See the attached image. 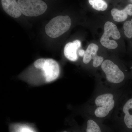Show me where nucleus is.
<instances>
[{
    "label": "nucleus",
    "mask_w": 132,
    "mask_h": 132,
    "mask_svg": "<svg viewBox=\"0 0 132 132\" xmlns=\"http://www.w3.org/2000/svg\"><path fill=\"white\" fill-rule=\"evenodd\" d=\"M104 32L100 39L101 43L104 47L110 49H114L118 47L117 43L109 38L115 40L120 38L121 35L116 25L113 22L107 21L104 26Z\"/></svg>",
    "instance_id": "nucleus-5"
},
{
    "label": "nucleus",
    "mask_w": 132,
    "mask_h": 132,
    "mask_svg": "<svg viewBox=\"0 0 132 132\" xmlns=\"http://www.w3.org/2000/svg\"><path fill=\"white\" fill-rule=\"evenodd\" d=\"M71 20L68 15H60L52 19L45 27V31L51 38H57L67 32L70 28Z\"/></svg>",
    "instance_id": "nucleus-3"
},
{
    "label": "nucleus",
    "mask_w": 132,
    "mask_h": 132,
    "mask_svg": "<svg viewBox=\"0 0 132 132\" xmlns=\"http://www.w3.org/2000/svg\"><path fill=\"white\" fill-rule=\"evenodd\" d=\"M88 2L93 8L98 11H105L107 8V4L103 0H88Z\"/></svg>",
    "instance_id": "nucleus-12"
},
{
    "label": "nucleus",
    "mask_w": 132,
    "mask_h": 132,
    "mask_svg": "<svg viewBox=\"0 0 132 132\" xmlns=\"http://www.w3.org/2000/svg\"><path fill=\"white\" fill-rule=\"evenodd\" d=\"M125 91L123 88L108 87L97 78L92 97L83 107L84 112L91 118L105 119L112 114Z\"/></svg>",
    "instance_id": "nucleus-1"
},
{
    "label": "nucleus",
    "mask_w": 132,
    "mask_h": 132,
    "mask_svg": "<svg viewBox=\"0 0 132 132\" xmlns=\"http://www.w3.org/2000/svg\"><path fill=\"white\" fill-rule=\"evenodd\" d=\"M22 132H34L32 131H31V130H29V129H23L22 130Z\"/></svg>",
    "instance_id": "nucleus-16"
},
{
    "label": "nucleus",
    "mask_w": 132,
    "mask_h": 132,
    "mask_svg": "<svg viewBox=\"0 0 132 132\" xmlns=\"http://www.w3.org/2000/svg\"><path fill=\"white\" fill-rule=\"evenodd\" d=\"M101 68L104 74V82L108 87L119 89L126 84L127 76L118 64L109 59L104 60Z\"/></svg>",
    "instance_id": "nucleus-2"
},
{
    "label": "nucleus",
    "mask_w": 132,
    "mask_h": 132,
    "mask_svg": "<svg viewBox=\"0 0 132 132\" xmlns=\"http://www.w3.org/2000/svg\"><path fill=\"white\" fill-rule=\"evenodd\" d=\"M85 51L82 49H80L78 50V53L79 56L83 57L85 54Z\"/></svg>",
    "instance_id": "nucleus-15"
},
{
    "label": "nucleus",
    "mask_w": 132,
    "mask_h": 132,
    "mask_svg": "<svg viewBox=\"0 0 132 132\" xmlns=\"http://www.w3.org/2000/svg\"><path fill=\"white\" fill-rule=\"evenodd\" d=\"M40 69L43 71L44 77L47 82L55 80L60 74L59 64L53 59H46L45 63Z\"/></svg>",
    "instance_id": "nucleus-6"
},
{
    "label": "nucleus",
    "mask_w": 132,
    "mask_h": 132,
    "mask_svg": "<svg viewBox=\"0 0 132 132\" xmlns=\"http://www.w3.org/2000/svg\"><path fill=\"white\" fill-rule=\"evenodd\" d=\"M81 43L80 41L76 40L73 42L67 43L64 48V54L65 57L71 61H75L78 59L77 51L80 47Z\"/></svg>",
    "instance_id": "nucleus-9"
},
{
    "label": "nucleus",
    "mask_w": 132,
    "mask_h": 132,
    "mask_svg": "<svg viewBox=\"0 0 132 132\" xmlns=\"http://www.w3.org/2000/svg\"><path fill=\"white\" fill-rule=\"evenodd\" d=\"M3 9L7 14L13 18H19L22 13L16 0H1Z\"/></svg>",
    "instance_id": "nucleus-8"
},
{
    "label": "nucleus",
    "mask_w": 132,
    "mask_h": 132,
    "mask_svg": "<svg viewBox=\"0 0 132 132\" xmlns=\"http://www.w3.org/2000/svg\"><path fill=\"white\" fill-rule=\"evenodd\" d=\"M125 35L128 38H132V19L131 21L125 22L123 25Z\"/></svg>",
    "instance_id": "nucleus-13"
},
{
    "label": "nucleus",
    "mask_w": 132,
    "mask_h": 132,
    "mask_svg": "<svg viewBox=\"0 0 132 132\" xmlns=\"http://www.w3.org/2000/svg\"><path fill=\"white\" fill-rule=\"evenodd\" d=\"M22 14L26 16H37L44 14L47 5L42 0H18Z\"/></svg>",
    "instance_id": "nucleus-4"
},
{
    "label": "nucleus",
    "mask_w": 132,
    "mask_h": 132,
    "mask_svg": "<svg viewBox=\"0 0 132 132\" xmlns=\"http://www.w3.org/2000/svg\"><path fill=\"white\" fill-rule=\"evenodd\" d=\"M67 132V131H64V132Z\"/></svg>",
    "instance_id": "nucleus-17"
},
{
    "label": "nucleus",
    "mask_w": 132,
    "mask_h": 132,
    "mask_svg": "<svg viewBox=\"0 0 132 132\" xmlns=\"http://www.w3.org/2000/svg\"><path fill=\"white\" fill-rule=\"evenodd\" d=\"M98 49V45L94 43H91L88 45L83 57V63L85 64H88L92 60L93 67L97 68L101 66L104 60L103 57L97 55Z\"/></svg>",
    "instance_id": "nucleus-7"
},
{
    "label": "nucleus",
    "mask_w": 132,
    "mask_h": 132,
    "mask_svg": "<svg viewBox=\"0 0 132 132\" xmlns=\"http://www.w3.org/2000/svg\"><path fill=\"white\" fill-rule=\"evenodd\" d=\"M86 132H102L101 127L97 121L94 118L89 117L87 121Z\"/></svg>",
    "instance_id": "nucleus-11"
},
{
    "label": "nucleus",
    "mask_w": 132,
    "mask_h": 132,
    "mask_svg": "<svg viewBox=\"0 0 132 132\" xmlns=\"http://www.w3.org/2000/svg\"><path fill=\"white\" fill-rule=\"evenodd\" d=\"M111 13L114 21L118 22L125 21L127 19L128 15L132 16V4L127 5L122 10L113 9L111 10Z\"/></svg>",
    "instance_id": "nucleus-10"
},
{
    "label": "nucleus",
    "mask_w": 132,
    "mask_h": 132,
    "mask_svg": "<svg viewBox=\"0 0 132 132\" xmlns=\"http://www.w3.org/2000/svg\"><path fill=\"white\" fill-rule=\"evenodd\" d=\"M46 59H38L34 63V65L36 68L38 69H40L42 66L44 64L45 62Z\"/></svg>",
    "instance_id": "nucleus-14"
}]
</instances>
